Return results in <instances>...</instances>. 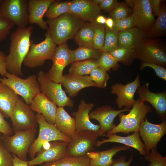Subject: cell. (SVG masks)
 I'll use <instances>...</instances> for the list:
<instances>
[{
	"mask_svg": "<svg viewBox=\"0 0 166 166\" xmlns=\"http://www.w3.org/2000/svg\"><path fill=\"white\" fill-rule=\"evenodd\" d=\"M33 27H18L10 35L9 53L6 56V69L10 73L22 76V65L30 49Z\"/></svg>",
	"mask_w": 166,
	"mask_h": 166,
	"instance_id": "1",
	"label": "cell"
},
{
	"mask_svg": "<svg viewBox=\"0 0 166 166\" xmlns=\"http://www.w3.org/2000/svg\"><path fill=\"white\" fill-rule=\"evenodd\" d=\"M48 30L56 45H59L73 38L85 24L84 22L67 13L57 18L48 19Z\"/></svg>",
	"mask_w": 166,
	"mask_h": 166,
	"instance_id": "2",
	"label": "cell"
},
{
	"mask_svg": "<svg viewBox=\"0 0 166 166\" xmlns=\"http://www.w3.org/2000/svg\"><path fill=\"white\" fill-rule=\"evenodd\" d=\"M152 111V107L138 99L136 100L132 109L127 114L121 113L118 115L119 124L107 132L106 134L117 133L129 134L130 132H139L141 122L146 118L148 114Z\"/></svg>",
	"mask_w": 166,
	"mask_h": 166,
	"instance_id": "3",
	"label": "cell"
},
{
	"mask_svg": "<svg viewBox=\"0 0 166 166\" xmlns=\"http://www.w3.org/2000/svg\"><path fill=\"white\" fill-rule=\"evenodd\" d=\"M0 82L10 87L29 105L34 97L41 92L37 75L35 74L24 79L7 72L5 77H0Z\"/></svg>",
	"mask_w": 166,
	"mask_h": 166,
	"instance_id": "4",
	"label": "cell"
},
{
	"mask_svg": "<svg viewBox=\"0 0 166 166\" xmlns=\"http://www.w3.org/2000/svg\"><path fill=\"white\" fill-rule=\"evenodd\" d=\"M56 47V45L47 29L43 41L35 43L33 41L31 40L29 50L22 64L30 68L42 66L45 60H52Z\"/></svg>",
	"mask_w": 166,
	"mask_h": 166,
	"instance_id": "5",
	"label": "cell"
},
{
	"mask_svg": "<svg viewBox=\"0 0 166 166\" xmlns=\"http://www.w3.org/2000/svg\"><path fill=\"white\" fill-rule=\"evenodd\" d=\"M36 130L34 128L19 131L13 135L2 134L0 140L3 145L12 154L16 156L19 159L26 161L27 154L34 141Z\"/></svg>",
	"mask_w": 166,
	"mask_h": 166,
	"instance_id": "6",
	"label": "cell"
},
{
	"mask_svg": "<svg viewBox=\"0 0 166 166\" xmlns=\"http://www.w3.org/2000/svg\"><path fill=\"white\" fill-rule=\"evenodd\" d=\"M39 126V132L36 139L34 140L30 148L29 152L31 159L39 152L46 143L56 140L69 142L70 139L61 132L54 125L47 122L41 114L36 115Z\"/></svg>",
	"mask_w": 166,
	"mask_h": 166,
	"instance_id": "7",
	"label": "cell"
},
{
	"mask_svg": "<svg viewBox=\"0 0 166 166\" xmlns=\"http://www.w3.org/2000/svg\"><path fill=\"white\" fill-rule=\"evenodd\" d=\"M37 77L41 92L49 100L58 107H73V101L62 89L61 83L50 79L42 70L38 73Z\"/></svg>",
	"mask_w": 166,
	"mask_h": 166,
	"instance_id": "8",
	"label": "cell"
},
{
	"mask_svg": "<svg viewBox=\"0 0 166 166\" xmlns=\"http://www.w3.org/2000/svg\"><path fill=\"white\" fill-rule=\"evenodd\" d=\"M135 50L136 58L142 62L156 64L164 67L166 66L165 50L155 40L144 38Z\"/></svg>",
	"mask_w": 166,
	"mask_h": 166,
	"instance_id": "9",
	"label": "cell"
},
{
	"mask_svg": "<svg viewBox=\"0 0 166 166\" xmlns=\"http://www.w3.org/2000/svg\"><path fill=\"white\" fill-rule=\"evenodd\" d=\"M99 136L98 132L83 131L75 132L68 142L66 156H82L93 151Z\"/></svg>",
	"mask_w": 166,
	"mask_h": 166,
	"instance_id": "10",
	"label": "cell"
},
{
	"mask_svg": "<svg viewBox=\"0 0 166 166\" xmlns=\"http://www.w3.org/2000/svg\"><path fill=\"white\" fill-rule=\"evenodd\" d=\"M24 101L22 98H19L10 117L14 133L35 128L38 124L36 115L30 105Z\"/></svg>",
	"mask_w": 166,
	"mask_h": 166,
	"instance_id": "11",
	"label": "cell"
},
{
	"mask_svg": "<svg viewBox=\"0 0 166 166\" xmlns=\"http://www.w3.org/2000/svg\"><path fill=\"white\" fill-rule=\"evenodd\" d=\"M28 0H2L0 16L11 21L18 27H26L28 23Z\"/></svg>",
	"mask_w": 166,
	"mask_h": 166,
	"instance_id": "12",
	"label": "cell"
},
{
	"mask_svg": "<svg viewBox=\"0 0 166 166\" xmlns=\"http://www.w3.org/2000/svg\"><path fill=\"white\" fill-rule=\"evenodd\" d=\"M139 132L147 154L152 149L157 148L158 143L166 134V120L154 124L146 118L141 123Z\"/></svg>",
	"mask_w": 166,
	"mask_h": 166,
	"instance_id": "13",
	"label": "cell"
},
{
	"mask_svg": "<svg viewBox=\"0 0 166 166\" xmlns=\"http://www.w3.org/2000/svg\"><path fill=\"white\" fill-rule=\"evenodd\" d=\"M56 47L51 60L53 64L46 73L48 78L57 83H61L64 68L70 64V49L66 42Z\"/></svg>",
	"mask_w": 166,
	"mask_h": 166,
	"instance_id": "14",
	"label": "cell"
},
{
	"mask_svg": "<svg viewBox=\"0 0 166 166\" xmlns=\"http://www.w3.org/2000/svg\"><path fill=\"white\" fill-rule=\"evenodd\" d=\"M140 82L139 75H138L133 81L125 85L117 83L111 86V93L117 96L116 103L119 109L124 107L130 109L135 101L134 96L140 85Z\"/></svg>",
	"mask_w": 166,
	"mask_h": 166,
	"instance_id": "15",
	"label": "cell"
},
{
	"mask_svg": "<svg viewBox=\"0 0 166 166\" xmlns=\"http://www.w3.org/2000/svg\"><path fill=\"white\" fill-rule=\"evenodd\" d=\"M130 110L125 108L117 110L106 105L90 112L89 117L90 119L96 120L99 122L100 127L98 134L99 136H101L116 126L114 120L117 115L121 113L129 111Z\"/></svg>",
	"mask_w": 166,
	"mask_h": 166,
	"instance_id": "16",
	"label": "cell"
},
{
	"mask_svg": "<svg viewBox=\"0 0 166 166\" xmlns=\"http://www.w3.org/2000/svg\"><path fill=\"white\" fill-rule=\"evenodd\" d=\"M132 14L134 25L145 33L155 21L149 0H134Z\"/></svg>",
	"mask_w": 166,
	"mask_h": 166,
	"instance_id": "17",
	"label": "cell"
},
{
	"mask_svg": "<svg viewBox=\"0 0 166 166\" xmlns=\"http://www.w3.org/2000/svg\"><path fill=\"white\" fill-rule=\"evenodd\" d=\"M68 143L61 140L51 142L49 147L41 150L36 157L27 161L28 165L34 166L43 163L54 162L63 158L66 156Z\"/></svg>",
	"mask_w": 166,
	"mask_h": 166,
	"instance_id": "18",
	"label": "cell"
},
{
	"mask_svg": "<svg viewBox=\"0 0 166 166\" xmlns=\"http://www.w3.org/2000/svg\"><path fill=\"white\" fill-rule=\"evenodd\" d=\"M149 83L140 85L137 90L139 99L149 103L154 108L159 119L166 120V93L163 92L154 93L149 89Z\"/></svg>",
	"mask_w": 166,
	"mask_h": 166,
	"instance_id": "19",
	"label": "cell"
},
{
	"mask_svg": "<svg viewBox=\"0 0 166 166\" xmlns=\"http://www.w3.org/2000/svg\"><path fill=\"white\" fill-rule=\"evenodd\" d=\"M68 13L85 22H92L101 15L99 6L91 0H73L69 1Z\"/></svg>",
	"mask_w": 166,
	"mask_h": 166,
	"instance_id": "20",
	"label": "cell"
},
{
	"mask_svg": "<svg viewBox=\"0 0 166 166\" xmlns=\"http://www.w3.org/2000/svg\"><path fill=\"white\" fill-rule=\"evenodd\" d=\"M94 106L93 104L87 103L82 99L78 105L77 110L73 112L72 115L75 119L76 132L83 131L98 132L99 125L92 122L89 117V113Z\"/></svg>",
	"mask_w": 166,
	"mask_h": 166,
	"instance_id": "21",
	"label": "cell"
},
{
	"mask_svg": "<svg viewBox=\"0 0 166 166\" xmlns=\"http://www.w3.org/2000/svg\"><path fill=\"white\" fill-rule=\"evenodd\" d=\"M54 0H28V22L31 24H36L43 30L48 29L46 21L43 17L50 4Z\"/></svg>",
	"mask_w": 166,
	"mask_h": 166,
	"instance_id": "22",
	"label": "cell"
},
{
	"mask_svg": "<svg viewBox=\"0 0 166 166\" xmlns=\"http://www.w3.org/2000/svg\"><path fill=\"white\" fill-rule=\"evenodd\" d=\"M30 105L33 111L42 115L47 122L54 125L58 107L43 93L40 92L37 94Z\"/></svg>",
	"mask_w": 166,
	"mask_h": 166,
	"instance_id": "23",
	"label": "cell"
},
{
	"mask_svg": "<svg viewBox=\"0 0 166 166\" xmlns=\"http://www.w3.org/2000/svg\"><path fill=\"white\" fill-rule=\"evenodd\" d=\"M103 136H105L107 138H102L101 140H97L96 147H99L106 143H116L133 148L137 150L141 155L144 156L146 154L144 145L141 140L139 132H134L130 135L124 136L117 135L116 134H104Z\"/></svg>",
	"mask_w": 166,
	"mask_h": 166,
	"instance_id": "24",
	"label": "cell"
},
{
	"mask_svg": "<svg viewBox=\"0 0 166 166\" xmlns=\"http://www.w3.org/2000/svg\"><path fill=\"white\" fill-rule=\"evenodd\" d=\"M61 84L65 89V92L71 97L77 96L83 89L90 87H98L88 75H65L63 76Z\"/></svg>",
	"mask_w": 166,
	"mask_h": 166,
	"instance_id": "25",
	"label": "cell"
},
{
	"mask_svg": "<svg viewBox=\"0 0 166 166\" xmlns=\"http://www.w3.org/2000/svg\"><path fill=\"white\" fill-rule=\"evenodd\" d=\"M130 148L124 145L114 146L104 151L88 153L89 166H111L114 156L120 151L128 150Z\"/></svg>",
	"mask_w": 166,
	"mask_h": 166,
	"instance_id": "26",
	"label": "cell"
},
{
	"mask_svg": "<svg viewBox=\"0 0 166 166\" xmlns=\"http://www.w3.org/2000/svg\"><path fill=\"white\" fill-rule=\"evenodd\" d=\"M19 98L12 89L0 82V111L4 117H10Z\"/></svg>",
	"mask_w": 166,
	"mask_h": 166,
	"instance_id": "27",
	"label": "cell"
},
{
	"mask_svg": "<svg viewBox=\"0 0 166 166\" xmlns=\"http://www.w3.org/2000/svg\"><path fill=\"white\" fill-rule=\"evenodd\" d=\"M54 125L61 132L70 139L75 134V118L71 117L64 107L57 108Z\"/></svg>",
	"mask_w": 166,
	"mask_h": 166,
	"instance_id": "28",
	"label": "cell"
},
{
	"mask_svg": "<svg viewBox=\"0 0 166 166\" xmlns=\"http://www.w3.org/2000/svg\"><path fill=\"white\" fill-rule=\"evenodd\" d=\"M144 34L136 27L119 31L118 47L135 49L144 38Z\"/></svg>",
	"mask_w": 166,
	"mask_h": 166,
	"instance_id": "29",
	"label": "cell"
},
{
	"mask_svg": "<svg viewBox=\"0 0 166 166\" xmlns=\"http://www.w3.org/2000/svg\"><path fill=\"white\" fill-rule=\"evenodd\" d=\"M166 32V7L161 5L157 18L150 30L145 33L144 38H152L164 36Z\"/></svg>",
	"mask_w": 166,
	"mask_h": 166,
	"instance_id": "30",
	"label": "cell"
},
{
	"mask_svg": "<svg viewBox=\"0 0 166 166\" xmlns=\"http://www.w3.org/2000/svg\"><path fill=\"white\" fill-rule=\"evenodd\" d=\"M102 51L93 48L79 46L74 50H70V64L89 59H97Z\"/></svg>",
	"mask_w": 166,
	"mask_h": 166,
	"instance_id": "31",
	"label": "cell"
},
{
	"mask_svg": "<svg viewBox=\"0 0 166 166\" xmlns=\"http://www.w3.org/2000/svg\"><path fill=\"white\" fill-rule=\"evenodd\" d=\"M94 30L90 22L85 24L74 36L77 44L81 47L93 48Z\"/></svg>",
	"mask_w": 166,
	"mask_h": 166,
	"instance_id": "32",
	"label": "cell"
},
{
	"mask_svg": "<svg viewBox=\"0 0 166 166\" xmlns=\"http://www.w3.org/2000/svg\"><path fill=\"white\" fill-rule=\"evenodd\" d=\"M99 66L97 59H91L71 63L69 74L84 76L89 74L94 68Z\"/></svg>",
	"mask_w": 166,
	"mask_h": 166,
	"instance_id": "33",
	"label": "cell"
},
{
	"mask_svg": "<svg viewBox=\"0 0 166 166\" xmlns=\"http://www.w3.org/2000/svg\"><path fill=\"white\" fill-rule=\"evenodd\" d=\"M89 159L87 156H66L54 162L44 163L41 166H89Z\"/></svg>",
	"mask_w": 166,
	"mask_h": 166,
	"instance_id": "34",
	"label": "cell"
},
{
	"mask_svg": "<svg viewBox=\"0 0 166 166\" xmlns=\"http://www.w3.org/2000/svg\"><path fill=\"white\" fill-rule=\"evenodd\" d=\"M109 52L118 62L125 65H130L136 58L135 49L118 47Z\"/></svg>",
	"mask_w": 166,
	"mask_h": 166,
	"instance_id": "35",
	"label": "cell"
},
{
	"mask_svg": "<svg viewBox=\"0 0 166 166\" xmlns=\"http://www.w3.org/2000/svg\"><path fill=\"white\" fill-rule=\"evenodd\" d=\"M69 1L59 2L55 0L49 7L44 16L48 19H56L60 16L68 13Z\"/></svg>",
	"mask_w": 166,
	"mask_h": 166,
	"instance_id": "36",
	"label": "cell"
},
{
	"mask_svg": "<svg viewBox=\"0 0 166 166\" xmlns=\"http://www.w3.org/2000/svg\"><path fill=\"white\" fill-rule=\"evenodd\" d=\"M104 44L102 52H109L118 48L119 31L113 28L110 29L106 26Z\"/></svg>",
	"mask_w": 166,
	"mask_h": 166,
	"instance_id": "37",
	"label": "cell"
},
{
	"mask_svg": "<svg viewBox=\"0 0 166 166\" xmlns=\"http://www.w3.org/2000/svg\"><path fill=\"white\" fill-rule=\"evenodd\" d=\"M90 22L92 24L94 30L93 48L102 51L105 39V26L97 23L95 21Z\"/></svg>",
	"mask_w": 166,
	"mask_h": 166,
	"instance_id": "38",
	"label": "cell"
},
{
	"mask_svg": "<svg viewBox=\"0 0 166 166\" xmlns=\"http://www.w3.org/2000/svg\"><path fill=\"white\" fill-rule=\"evenodd\" d=\"M90 79L97 86L98 88H105L110 76L107 72L99 66L93 69L89 75Z\"/></svg>",
	"mask_w": 166,
	"mask_h": 166,
	"instance_id": "39",
	"label": "cell"
},
{
	"mask_svg": "<svg viewBox=\"0 0 166 166\" xmlns=\"http://www.w3.org/2000/svg\"><path fill=\"white\" fill-rule=\"evenodd\" d=\"M97 60L99 66L106 72L118 68V62L109 52H102Z\"/></svg>",
	"mask_w": 166,
	"mask_h": 166,
	"instance_id": "40",
	"label": "cell"
},
{
	"mask_svg": "<svg viewBox=\"0 0 166 166\" xmlns=\"http://www.w3.org/2000/svg\"><path fill=\"white\" fill-rule=\"evenodd\" d=\"M144 158L149 162L147 166H166V156L161 155L157 148L152 149Z\"/></svg>",
	"mask_w": 166,
	"mask_h": 166,
	"instance_id": "41",
	"label": "cell"
},
{
	"mask_svg": "<svg viewBox=\"0 0 166 166\" xmlns=\"http://www.w3.org/2000/svg\"><path fill=\"white\" fill-rule=\"evenodd\" d=\"M131 12V10L125 4L118 3L111 11L110 18L115 22L129 16Z\"/></svg>",
	"mask_w": 166,
	"mask_h": 166,
	"instance_id": "42",
	"label": "cell"
},
{
	"mask_svg": "<svg viewBox=\"0 0 166 166\" xmlns=\"http://www.w3.org/2000/svg\"><path fill=\"white\" fill-rule=\"evenodd\" d=\"M14 25L10 20L0 16V43L6 39Z\"/></svg>",
	"mask_w": 166,
	"mask_h": 166,
	"instance_id": "43",
	"label": "cell"
},
{
	"mask_svg": "<svg viewBox=\"0 0 166 166\" xmlns=\"http://www.w3.org/2000/svg\"><path fill=\"white\" fill-rule=\"evenodd\" d=\"M13 157L0 140V166H13Z\"/></svg>",
	"mask_w": 166,
	"mask_h": 166,
	"instance_id": "44",
	"label": "cell"
},
{
	"mask_svg": "<svg viewBox=\"0 0 166 166\" xmlns=\"http://www.w3.org/2000/svg\"><path fill=\"white\" fill-rule=\"evenodd\" d=\"M134 25L133 18L132 14L127 18L114 22L113 28L119 32L130 28L133 27Z\"/></svg>",
	"mask_w": 166,
	"mask_h": 166,
	"instance_id": "45",
	"label": "cell"
},
{
	"mask_svg": "<svg viewBox=\"0 0 166 166\" xmlns=\"http://www.w3.org/2000/svg\"><path fill=\"white\" fill-rule=\"evenodd\" d=\"M146 67L152 69L157 76L166 81V69L165 67L156 64L142 62L140 67V69L143 70Z\"/></svg>",
	"mask_w": 166,
	"mask_h": 166,
	"instance_id": "46",
	"label": "cell"
},
{
	"mask_svg": "<svg viewBox=\"0 0 166 166\" xmlns=\"http://www.w3.org/2000/svg\"><path fill=\"white\" fill-rule=\"evenodd\" d=\"M13 130L9 124L4 119V117L0 111V133L8 136L12 135Z\"/></svg>",
	"mask_w": 166,
	"mask_h": 166,
	"instance_id": "47",
	"label": "cell"
},
{
	"mask_svg": "<svg viewBox=\"0 0 166 166\" xmlns=\"http://www.w3.org/2000/svg\"><path fill=\"white\" fill-rule=\"evenodd\" d=\"M133 156L132 153L128 160L124 155H122L117 159H113L111 166H130L133 160ZM135 166H139L136 165Z\"/></svg>",
	"mask_w": 166,
	"mask_h": 166,
	"instance_id": "48",
	"label": "cell"
},
{
	"mask_svg": "<svg viewBox=\"0 0 166 166\" xmlns=\"http://www.w3.org/2000/svg\"><path fill=\"white\" fill-rule=\"evenodd\" d=\"M118 2L116 0H103L99 6L101 10L106 11H112Z\"/></svg>",
	"mask_w": 166,
	"mask_h": 166,
	"instance_id": "49",
	"label": "cell"
},
{
	"mask_svg": "<svg viewBox=\"0 0 166 166\" xmlns=\"http://www.w3.org/2000/svg\"><path fill=\"white\" fill-rule=\"evenodd\" d=\"M6 56L2 51L0 50V74L5 77L7 72L6 69Z\"/></svg>",
	"mask_w": 166,
	"mask_h": 166,
	"instance_id": "50",
	"label": "cell"
},
{
	"mask_svg": "<svg viewBox=\"0 0 166 166\" xmlns=\"http://www.w3.org/2000/svg\"><path fill=\"white\" fill-rule=\"evenodd\" d=\"M149 1L154 16L157 17L160 11L161 1L160 0H149Z\"/></svg>",
	"mask_w": 166,
	"mask_h": 166,
	"instance_id": "51",
	"label": "cell"
},
{
	"mask_svg": "<svg viewBox=\"0 0 166 166\" xmlns=\"http://www.w3.org/2000/svg\"><path fill=\"white\" fill-rule=\"evenodd\" d=\"M12 155L13 157V166H29L27 161L22 160L14 155Z\"/></svg>",
	"mask_w": 166,
	"mask_h": 166,
	"instance_id": "52",
	"label": "cell"
},
{
	"mask_svg": "<svg viewBox=\"0 0 166 166\" xmlns=\"http://www.w3.org/2000/svg\"><path fill=\"white\" fill-rule=\"evenodd\" d=\"M106 18L103 16L100 15L98 16L95 19V22L99 24L104 25L105 23Z\"/></svg>",
	"mask_w": 166,
	"mask_h": 166,
	"instance_id": "53",
	"label": "cell"
},
{
	"mask_svg": "<svg viewBox=\"0 0 166 166\" xmlns=\"http://www.w3.org/2000/svg\"><path fill=\"white\" fill-rule=\"evenodd\" d=\"M105 26L110 29H113L114 25V21L110 17L106 18Z\"/></svg>",
	"mask_w": 166,
	"mask_h": 166,
	"instance_id": "54",
	"label": "cell"
},
{
	"mask_svg": "<svg viewBox=\"0 0 166 166\" xmlns=\"http://www.w3.org/2000/svg\"><path fill=\"white\" fill-rule=\"evenodd\" d=\"M125 2L127 4L133 8L134 5V0H126Z\"/></svg>",
	"mask_w": 166,
	"mask_h": 166,
	"instance_id": "55",
	"label": "cell"
},
{
	"mask_svg": "<svg viewBox=\"0 0 166 166\" xmlns=\"http://www.w3.org/2000/svg\"><path fill=\"white\" fill-rule=\"evenodd\" d=\"M103 0H93L94 2L96 5L99 6L103 1Z\"/></svg>",
	"mask_w": 166,
	"mask_h": 166,
	"instance_id": "56",
	"label": "cell"
},
{
	"mask_svg": "<svg viewBox=\"0 0 166 166\" xmlns=\"http://www.w3.org/2000/svg\"><path fill=\"white\" fill-rule=\"evenodd\" d=\"M2 0H0V5L1 3V2H2Z\"/></svg>",
	"mask_w": 166,
	"mask_h": 166,
	"instance_id": "57",
	"label": "cell"
},
{
	"mask_svg": "<svg viewBox=\"0 0 166 166\" xmlns=\"http://www.w3.org/2000/svg\"><path fill=\"white\" fill-rule=\"evenodd\" d=\"M2 134V133H0V136H1V135H2V134Z\"/></svg>",
	"mask_w": 166,
	"mask_h": 166,
	"instance_id": "58",
	"label": "cell"
},
{
	"mask_svg": "<svg viewBox=\"0 0 166 166\" xmlns=\"http://www.w3.org/2000/svg\"></svg>",
	"mask_w": 166,
	"mask_h": 166,
	"instance_id": "59",
	"label": "cell"
}]
</instances>
